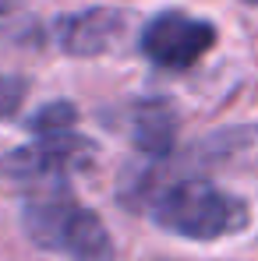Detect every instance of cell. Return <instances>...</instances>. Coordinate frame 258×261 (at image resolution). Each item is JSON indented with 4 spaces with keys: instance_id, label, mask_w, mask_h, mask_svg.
Here are the masks:
<instances>
[{
    "instance_id": "obj_5",
    "label": "cell",
    "mask_w": 258,
    "mask_h": 261,
    "mask_svg": "<svg viewBox=\"0 0 258 261\" xmlns=\"http://www.w3.org/2000/svg\"><path fill=\"white\" fill-rule=\"evenodd\" d=\"M131 14L121 7H85L50 21V39L67 57H103L128 32Z\"/></svg>"
},
{
    "instance_id": "obj_1",
    "label": "cell",
    "mask_w": 258,
    "mask_h": 261,
    "mask_svg": "<svg viewBox=\"0 0 258 261\" xmlns=\"http://www.w3.org/2000/svg\"><path fill=\"white\" fill-rule=\"evenodd\" d=\"M117 198L128 212H142L163 233L195 244L237 237L251 222V205L241 194L213 184L209 176L170 170L149 159L121 173Z\"/></svg>"
},
{
    "instance_id": "obj_10",
    "label": "cell",
    "mask_w": 258,
    "mask_h": 261,
    "mask_svg": "<svg viewBox=\"0 0 258 261\" xmlns=\"http://www.w3.org/2000/svg\"><path fill=\"white\" fill-rule=\"evenodd\" d=\"M244 4H255V7H258V0H244Z\"/></svg>"
},
{
    "instance_id": "obj_9",
    "label": "cell",
    "mask_w": 258,
    "mask_h": 261,
    "mask_svg": "<svg viewBox=\"0 0 258 261\" xmlns=\"http://www.w3.org/2000/svg\"><path fill=\"white\" fill-rule=\"evenodd\" d=\"M14 4H18V0H0V14H7V11H11Z\"/></svg>"
},
{
    "instance_id": "obj_4",
    "label": "cell",
    "mask_w": 258,
    "mask_h": 261,
    "mask_svg": "<svg viewBox=\"0 0 258 261\" xmlns=\"http://www.w3.org/2000/svg\"><path fill=\"white\" fill-rule=\"evenodd\" d=\"M219 43L213 21L195 18L187 11H159L138 32V53L163 67V71H187L202 57H209Z\"/></svg>"
},
{
    "instance_id": "obj_2",
    "label": "cell",
    "mask_w": 258,
    "mask_h": 261,
    "mask_svg": "<svg viewBox=\"0 0 258 261\" xmlns=\"http://www.w3.org/2000/svg\"><path fill=\"white\" fill-rule=\"evenodd\" d=\"M25 237L53 254H71L78 261H106L113 254V240L103 219L85 208L67 184H46L21 205Z\"/></svg>"
},
{
    "instance_id": "obj_7",
    "label": "cell",
    "mask_w": 258,
    "mask_h": 261,
    "mask_svg": "<svg viewBox=\"0 0 258 261\" xmlns=\"http://www.w3.org/2000/svg\"><path fill=\"white\" fill-rule=\"evenodd\" d=\"M75 124H78V110H75L71 102H64V99L39 106V110H36V113L25 120L29 134H53V130H71Z\"/></svg>"
},
{
    "instance_id": "obj_6",
    "label": "cell",
    "mask_w": 258,
    "mask_h": 261,
    "mask_svg": "<svg viewBox=\"0 0 258 261\" xmlns=\"http://www.w3.org/2000/svg\"><path fill=\"white\" fill-rule=\"evenodd\" d=\"M128 127H131L134 148H138L149 163H167L173 145H177L180 117H177L170 99H138V102L131 106Z\"/></svg>"
},
{
    "instance_id": "obj_8",
    "label": "cell",
    "mask_w": 258,
    "mask_h": 261,
    "mask_svg": "<svg viewBox=\"0 0 258 261\" xmlns=\"http://www.w3.org/2000/svg\"><path fill=\"white\" fill-rule=\"evenodd\" d=\"M25 92H29V82H25V78L0 71V120H7V117H14V113L21 110Z\"/></svg>"
},
{
    "instance_id": "obj_3",
    "label": "cell",
    "mask_w": 258,
    "mask_h": 261,
    "mask_svg": "<svg viewBox=\"0 0 258 261\" xmlns=\"http://www.w3.org/2000/svg\"><path fill=\"white\" fill-rule=\"evenodd\" d=\"M96 163V141L78 130L32 134L29 145H18L0 155V180L14 184H64V176L82 173Z\"/></svg>"
}]
</instances>
